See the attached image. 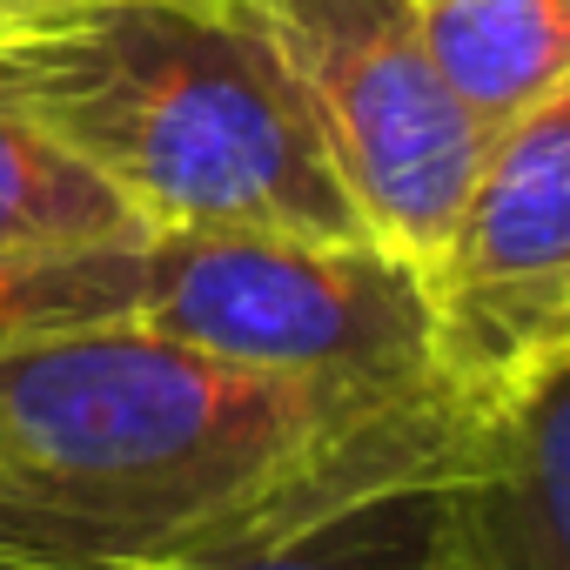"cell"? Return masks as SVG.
Returning a JSON list of instances; mask_svg holds the SVG:
<instances>
[{
    "instance_id": "obj_1",
    "label": "cell",
    "mask_w": 570,
    "mask_h": 570,
    "mask_svg": "<svg viewBox=\"0 0 570 570\" xmlns=\"http://www.w3.org/2000/svg\"><path fill=\"white\" fill-rule=\"evenodd\" d=\"M470 403L323 396L108 323L0 356V570H222L430 490Z\"/></svg>"
},
{
    "instance_id": "obj_2",
    "label": "cell",
    "mask_w": 570,
    "mask_h": 570,
    "mask_svg": "<svg viewBox=\"0 0 570 570\" xmlns=\"http://www.w3.org/2000/svg\"><path fill=\"white\" fill-rule=\"evenodd\" d=\"M0 108L81 155L155 235L370 242L303 95L235 0L0 21Z\"/></svg>"
},
{
    "instance_id": "obj_3",
    "label": "cell",
    "mask_w": 570,
    "mask_h": 570,
    "mask_svg": "<svg viewBox=\"0 0 570 570\" xmlns=\"http://www.w3.org/2000/svg\"><path fill=\"white\" fill-rule=\"evenodd\" d=\"M135 330L323 396L450 390L430 350L423 268L376 242L168 228L141 248Z\"/></svg>"
},
{
    "instance_id": "obj_4",
    "label": "cell",
    "mask_w": 570,
    "mask_h": 570,
    "mask_svg": "<svg viewBox=\"0 0 570 570\" xmlns=\"http://www.w3.org/2000/svg\"><path fill=\"white\" fill-rule=\"evenodd\" d=\"M235 14L303 95L363 235L423 268L490 141L443 95L410 0H235Z\"/></svg>"
},
{
    "instance_id": "obj_5",
    "label": "cell",
    "mask_w": 570,
    "mask_h": 570,
    "mask_svg": "<svg viewBox=\"0 0 570 570\" xmlns=\"http://www.w3.org/2000/svg\"><path fill=\"white\" fill-rule=\"evenodd\" d=\"M436 376L463 403L570 356V95L483 148V168L423 262Z\"/></svg>"
},
{
    "instance_id": "obj_6",
    "label": "cell",
    "mask_w": 570,
    "mask_h": 570,
    "mask_svg": "<svg viewBox=\"0 0 570 570\" xmlns=\"http://www.w3.org/2000/svg\"><path fill=\"white\" fill-rule=\"evenodd\" d=\"M430 570H570V356L470 403L450 470L423 490Z\"/></svg>"
},
{
    "instance_id": "obj_7",
    "label": "cell",
    "mask_w": 570,
    "mask_h": 570,
    "mask_svg": "<svg viewBox=\"0 0 570 570\" xmlns=\"http://www.w3.org/2000/svg\"><path fill=\"white\" fill-rule=\"evenodd\" d=\"M443 95L483 141L570 95V0H410Z\"/></svg>"
},
{
    "instance_id": "obj_8",
    "label": "cell",
    "mask_w": 570,
    "mask_h": 570,
    "mask_svg": "<svg viewBox=\"0 0 570 570\" xmlns=\"http://www.w3.org/2000/svg\"><path fill=\"white\" fill-rule=\"evenodd\" d=\"M155 228L48 128L0 108V248L21 255H115Z\"/></svg>"
},
{
    "instance_id": "obj_9",
    "label": "cell",
    "mask_w": 570,
    "mask_h": 570,
    "mask_svg": "<svg viewBox=\"0 0 570 570\" xmlns=\"http://www.w3.org/2000/svg\"><path fill=\"white\" fill-rule=\"evenodd\" d=\"M141 248H115V255H21V248H0V356L21 350V343H48V336L135 323Z\"/></svg>"
},
{
    "instance_id": "obj_10",
    "label": "cell",
    "mask_w": 570,
    "mask_h": 570,
    "mask_svg": "<svg viewBox=\"0 0 570 570\" xmlns=\"http://www.w3.org/2000/svg\"><path fill=\"white\" fill-rule=\"evenodd\" d=\"M222 570H430L423 490L356 503L343 517H323V523L282 537V543H268L255 557H235Z\"/></svg>"
},
{
    "instance_id": "obj_11",
    "label": "cell",
    "mask_w": 570,
    "mask_h": 570,
    "mask_svg": "<svg viewBox=\"0 0 570 570\" xmlns=\"http://www.w3.org/2000/svg\"><path fill=\"white\" fill-rule=\"evenodd\" d=\"M68 8H108V0H0V21H28V14H68Z\"/></svg>"
}]
</instances>
